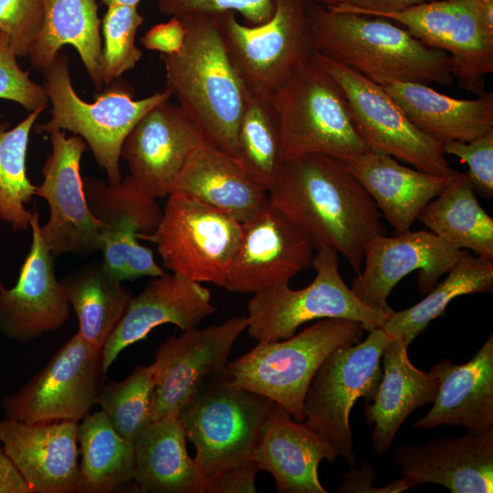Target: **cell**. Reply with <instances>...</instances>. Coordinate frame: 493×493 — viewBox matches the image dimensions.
Instances as JSON below:
<instances>
[{"label": "cell", "instance_id": "bcb514c9", "mask_svg": "<svg viewBox=\"0 0 493 493\" xmlns=\"http://www.w3.org/2000/svg\"><path fill=\"white\" fill-rule=\"evenodd\" d=\"M259 470L257 462L250 458L213 476L205 477L202 493H255V481Z\"/></svg>", "mask_w": 493, "mask_h": 493}, {"label": "cell", "instance_id": "2e32d148", "mask_svg": "<svg viewBox=\"0 0 493 493\" xmlns=\"http://www.w3.org/2000/svg\"><path fill=\"white\" fill-rule=\"evenodd\" d=\"M246 316L233 317L206 328L183 330L171 335L156 350L155 386L152 393V421L176 414L211 377L227 364L231 348L246 330Z\"/></svg>", "mask_w": 493, "mask_h": 493}, {"label": "cell", "instance_id": "8992f818", "mask_svg": "<svg viewBox=\"0 0 493 493\" xmlns=\"http://www.w3.org/2000/svg\"><path fill=\"white\" fill-rule=\"evenodd\" d=\"M44 89L51 103V118L35 127L36 133L68 131L79 136L91 151L95 161L107 175V182L121 181V148L137 121L155 105L173 96L167 89L135 100L131 90L121 84L111 85L93 102L83 100L73 88L68 58L58 53L43 70Z\"/></svg>", "mask_w": 493, "mask_h": 493}, {"label": "cell", "instance_id": "ee69618b", "mask_svg": "<svg viewBox=\"0 0 493 493\" xmlns=\"http://www.w3.org/2000/svg\"><path fill=\"white\" fill-rule=\"evenodd\" d=\"M161 14L181 17L190 14H239L246 25H259L274 12L273 0H158Z\"/></svg>", "mask_w": 493, "mask_h": 493}, {"label": "cell", "instance_id": "d590c367", "mask_svg": "<svg viewBox=\"0 0 493 493\" xmlns=\"http://www.w3.org/2000/svg\"><path fill=\"white\" fill-rule=\"evenodd\" d=\"M236 159L248 177L267 193L284 163L278 116L268 100L250 92L238 127Z\"/></svg>", "mask_w": 493, "mask_h": 493}, {"label": "cell", "instance_id": "f6af8a7d", "mask_svg": "<svg viewBox=\"0 0 493 493\" xmlns=\"http://www.w3.org/2000/svg\"><path fill=\"white\" fill-rule=\"evenodd\" d=\"M445 154L467 163V173L475 190L485 198L493 195V129L468 142L451 141L442 144Z\"/></svg>", "mask_w": 493, "mask_h": 493}, {"label": "cell", "instance_id": "ba28073f", "mask_svg": "<svg viewBox=\"0 0 493 493\" xmlns=\"http://www.w3.org/2000/svg\"><path fill=\"white\" fill-rule=\"evenodd\" d=\"M392 337L381 327L363 341L333 351L312 378L304 399L302 424L355 467L350 414L359 398L371 403L383 370L382 356Z\"/></svg>", "mask_w": 493, "mask_h": 493}, {"label": "cell", "instance_id": "603a6c76", "mask_svg": "<svg viewBox=\"0 0 493 493\" xmlns=\"http://www.w3.org/2000/svg\"><path fill=\"white\" fill-rule=\"evenodd\" d=\"M393 458L409 488L435 483L452 493L493 491V431L401 446Z\"/></svg>", "mask_w": 493, "mask_h": 493}, {"label": "cell", "instance_id": "ab89813d", "mask_svg": "<svg viewBox=\"0 0 493 493\" xmlns=\"http://www.w3.org/2000/svg\"><path fill=\"white\" fill-rule=\"evenodd\" d=\"M142 226L134 219H124L100 227V251L109 274L122 282L165 273L155 261L153 251L139 243Z\"/></svg>", "mask_w": 493, "mask_h": 493}, {"label": "cell", "instance_id": "ac0fdd59", "mask_svg": "<svg viewBox=\"0 0 493 493\" xmlns=\"http://www.w3.org/2000/svg\"><path fill=\"white\" fill-rule=\"evenodd\" d=\"M242 224V236L224 288L255 294L289 280L312 264L314 248L269 199Z\"/></svg>", "mask_w": 493, "mask_h": 493}, {"label": "cell", "instance_id": "f907efd6", "mask_svg": "<svg viewBox=\"0 0 493 493\" xmlns=\"http://www.w3.org/2000/svg\"><path fill=\"white\" fill-rule=\"evenodd\" d=\"M0 493H32L14 462L0 446Z\"/></svg>", "mask_w": 493, "mask_h": 493}, {"label": "cell", "instance_id": "db71d44e", "mask_svg": "<svg viewBox=\"0 0 493 493\" xmlns=\"http://www.w3.org/2000/svg\"><path fill=\"white\" fill-rule=\"evenodd\" d=\"M4 288L3 284L1 283L0 281V289H2Z\"/></svg>", "mask_w": 493, "mask_h": 493}, {"label": "cell", "instance_id": "8fae6325", "mask_svg": "<svg viewBox=\"0 0 493 493\" xmlns=\"http://www.w3.org/2000/svg\"><path fill=\"white\" fill-rule=\"evenodd\" d=\"M272 401L209 378L178 413L205 477L253 458Z\"/></svg>", "mask_w": 493, "mask_h": 493}, {"label": "cell", "instance_id": "8d00e7d4", "mask_svg": "<svg viewBox=\"0 0 493 493\" xmlns=\"http://www.w3.org/2000/svg\"><path fill=\"white\" fill-rule=\"evenodd\" d=\"M42 111H31L13 128L0 123V221L16 232L30 229L32 211L26 205L37 185L27 176L26 154L31 131Z\"/></svg>", "mask_w": 493, "mask_h": 493}, {"label": "cell", "instance_id": "7402d4cb", "mask_svg": "<svg viewBox=\"0 0 493 493\" xmlns=\"http://www.w3.org/2000/svg\"><path fill=\"white\" fill-rule=\"evenodd\" d=\"M216 308L202 283L174 273L153 278L142 292L131 299L118 325L102 350L105 373L128 346L145 339L156 327L171 323L182 330L198 327Z\"/></svg>", "mask_w": 493, "mask_h": 493}, {"label": "cell", "instance_id": "7dc6e473", "mask_svg": "<svg viewBox=\"0 0 493 493\" xmlns=\"http://www.w3.org/2000/svg\"><path fill=\"white\" fill-rule=\"evenodd\" d=\"M185 27L177 16L167 22L152 26L141 38V43L148 50L159 51L162 55H175L183 48Z\"/></svg>", "mask_w": 493, "mask_h": 493}, {"label": "cell", "instance_id": "484cf974", "mask_svg": "<svg viewBox=\"0 0 493 493\" xmlns=\"http://www.w3.org/2000/svg\"><path fill=\"white\" fill-rule=\"evenodd\" d=\"M398 235L409 231L424 207L452 179L402 165L394 157L370 150L343 161Z\"/></svg>", "mask_w": 493, "mask_h": 493}, {"label": "cell", "instance_id": "52a82bcc", "mask_svg": "<svg viewBox=\"0 0 493 493\" xmlns=\"http://www.w3.org/2000/svg\"><path fill=\"white\" fill-rule=\"evenodd\" d=\"M311 265L316 276L307 287L293 289L283 283L253 294L246 316L251 338L257 342L288 339L302 324L328 318L355 320L371 331L382 327L391 315L368 307L346 285L334 249H317Z\"/></svg>", "mask_w": 493, "mask_h": 493}, {"label": "cell", "instance_id": "3957f363", "mask_svg": "<svg viewBox=\"0 0 493 493\" xmlns=\"http://www.w3.org/2000/svg\"><path fill=\"white\" fill-rule=\"evenodd\" d=\"M185 39L175 55H161L166 89L201 130L205 141L236 158L248 90L226 49L218 15L179 17Z\"/></svg>", "mask_w": 493, "mask_h": 493}, {"label": "cell", "instance_id": "74e56055", "mask_svg": "<svg viewBox=\"0 0 493 493\" xmlns=\"http://www.w3.org/2000/svg\"><path fill=\"white\" fill-rule=\"evenodd\" d=\"M155 386V366L139 365L121 382L102 384L96 404L123 438L134 444L152 421V402Z\"/></svg>", "mask_w": 493, "mask_h": 493}, {"label": "cell", "instance_id": "7c38bea8", "mask_svg": "<svg viewBox=\"0 0 493 493\" xmlns=\"http://www.w3.org/2000/svg\"><path fill=\"white\" fill-rule=\"evenodd\" d=\"M314 61L341 87L354 124L371 150L389 154L414 168L454 179L442 144L419 130L399 104L379 84L321 54Z\"/></svg>", "mask_w": 493, "mask_h": 493}, {"label": "cell", "instance_id": "6da1fadb", "mask_svg": "<svg viewBox=\"0 0 493 493\" xmlns=\"http://www.w3.org/2000/svg\"><path fill=\"white\" fill-rule=\"evenodd\" d=\"M268 199L314 249H334L357 273L366 244L385 234L372 198L343 161L330 155L310 153L284 160Z\"/></svg>", "mask_w": 493, "mask_h": 493}, {"label": "cell", "instance_id": "c3c4849f", "mask_svg": "<svg viewBox=\"0 0 493 493\" xmlns=\"http://www.w3.org/2000/svg\"><path fill=\"white\" fill-rule=\"evenodd\" d=\"M351 467L348 472L342 474V481L338 488L340 492L396 493L409 489L402 478L380 488L372 487V484L376 482L377 476L373 467L366 461L362 462L360 468Z\"/></svg>", "mask_w": 493, "mask_h": 493}, {"label": "cell", "instance_id": "1f68e13d", "mask_svg": "<svg viewBox=\"0 0 493 493\" xmlns=\"http://www.w3.org/2000/svg\"><path fill=\"white\" fill-rule=\"evenodd\" d=\"M417 220L456 247L493 260V218L481 206L467 173L452 179Z\"/></svg>", "mask_w": 493, "mask_h": 493}, {"label": "cell", "instance_id": "f35d334b", "mask_svg": "<svg viewBox=\"0 0 493 493\" xmlns=\"http://www.w3.org/2000/svg\"><path fill=\"white\" fill-rule=\"evenodd\" d=\"M83 186L89 208L100 227L131 218L142 226V234H150L161 220L163 211L156 199L131 175L115 184L95 177H85Z\"/></svg>", "mask_w": 493, "mask_h": 493}, {"label": "cell", "instance_id": "f5cc1de1", "mask_svg": "<svg viewBox=\"0 0 493 493\" xmlns=\"http://www.w3.org/2000/svg\"><path fill=\"white\" fill-rule=\"evenodd\" d=\"M142 0H101V3L106 6L111 5H125L137 7Z\"/></svg>", "mask_w": 493, "mask_h": 493}, {"label": "cell", "instance_id": "5bb4252c", "mask_svg": "<svg viewBox=\"0 0 493 493\" xmlns=\"http://www.w3.org/2000/svg\"><path fill=\"white\" fill-rule=\"evenodd\" d=\"M372 16L394 21L425 45L446 52L459 87L485 91L493 72V33L484 26L474 0H435Z\"/></svg>", "mask_w": 493, "mask_h": 493}, {"label": "cell", "instance_id": "60d3db41", "mask_svg": "<svg viewBox=\"0 0 493 493\" xmlns=\"http://www.w3.org/2000/svg\"><path fill=\"white\" fill-rule=\"evenodd\" d=\"M143 16L134 6L111 5L102 17L101 78L110 85L132 69L142 53L135 45L138 28Z\"/></svg>", "mask_w": 493, "mask_h": 493}, {"label": "cell", "instance_id": "4316f807", "mask_svg": "<svg viewBox=\"0 0 493 493\" xmlns=\"http://www.w3.org/2000/svg\"><path fill=\"white\" fill-rule=\"evenodd\" d=\"M407 348L401 338L392 337L382 356L383 374L377 393L363 406L377 455L389 450L404 420L418 408L433 404L438 392V378L414 366Z\"/></svg>", "mask_w": 493, "mask_h": 493}, {"label": "cell", "instance_id": "d4e9b609", "mask_svg": "<svg viewBox=\"0 0 493 493\" xmlns=\"http://www.w3.org/2000/svg\"><path fill=\"white\" fill-rule=\"evenodd\" d=\"M430 372L439 388L430 411L413 424L427 430L456 425L473 432L493 431V336L466 363L446 358Z\"/></svg>", "mask_w": 493, "mask_h": 493}, {"label": "cell", "instance_id": "4fadbf2b", "mask_svg": "<svg viewBox=\"0 0 493 493\" xmlns=\"http://www.w3.org/2000/svg\"><path fill=\"white\" fill-rule=\"evenodd\" d=\"M102 353L78 332L16 393L2 400L6 418L26 423L77 421L96 404Z\"/></svg>", "mask_w": 493, "mask_h": 493}, {"label": "cell", "instance_id": "83f0119b", "mask_svg": "<svg viewBox=\"0 0 493 493\" xmlns=\"http://www.w3.org/2000/svg\"><path fill=\"white\" fill-rule=\"evenodd\" d=\"M173 192L228 214L240 223L265 205L268 193L252 181L237 160L205 141L189 156Z\"/></svg>", "mask_w": 493, "mask_h": 493}, {"label": "cell", "instance_id": "5b68a950", "mask_svg": "<svg viewBox=\"0 0 493 493\" xmlns=\"http://www.w3.org/2000/svg\"><path fill=\"white\" fill-rule=\"evenodd\" d=\"M267 100L278 119L284 160L320 153L346 161L371 150L341 87L313 58Z\"/></svg>", "mask_w": 493, "mask_h": 493}, {"label": "cell", "instance_id": "d6986e66", "mask_svg": "<svg viewBox=\"0 0 493 493\" xmlns=\"http://www.w3.org/2000/svg\"><path fill=\"white\" fill-rule=\"evenodd\" d=\"M205 141L201 130L180 105L163 101L133 126L121 148L131 176L152 197L173 193L191 153Z\"/></svg>", "mask_w": 493, "mask_h": 493}, {"label": "cell", "instance_id": "f546056e", "mask_svg": "<svg viewBox=\"0 0 493 493\" xmlns=\"http://www.w3.org/2000/svg\"><path fill=\"white\" fill-rule=\"evenodd\" d=\"M178 415L152 421L136 438L132 481L142 492L202 493L205 474L186 449Z\"/></svg>", "mask_w": 493, "mask_h": 493}, {"label": "cell", "instance_id": "7a4b0ae2", "mask_svg": "<svg viewBox=\"0 0 493 493\" xmlns=\"http://www.w3.org/2000/svg\"><path fill=\"white\" fill-rule=\"evenodd\" d=\"M309 35L316 53L381 86L395 81L450 86L449 55L430 47L390 20L337 11L311 0Z\"/></svg>", "mask_w": 493, "mask_h": 493}, {"label": "cell", "instance_id": "9a60e30c", "mask_svg": "<svg viewBox=\"0 0 493 493\" xmlns=\"http://www.w3.org/2000/svg\"><path fill=\"white\" fill-rule=\"evenodd\" d=\"M48 135L51 152L41 169L43 181L35 191L49 208L47 221L40 226L41 236L55 258L86 257L100 245V226L89 208L79 171L88 146L79 136L68 137L66 131Z\"/></svg>", "mask_w": 493, "mask_h": 493}, {"label": "cell", "instance_id": "44dd1931", "mask_svg": "<svg viewBox=\"0 0 493 493\" xmlns=\"http://www.w3.org/2000/svg\"><path fill=\"white\" fill-rule=\"evenodd\" d=\"M78 425L0 420V444L32 493L80 492Z\"/></svg>", "mask_w": 493, "mask_h": 493}, {"label": "cell", "instance_id": "836d02e7", "mask_svg": "<svg viewBox=\"0 0 493 493\" xmlns=\"http://www.w3.org/2000/svg\"><path fill=\"white\" fill-rule=\"evenodd\" d=\"M446 275L421 301L404 310H393L381 328L391 337L401 338L409 346L433 320L445 313L454 299L493 290L492 259L465 251Z\"/></svg>", "mask_w": 493, "mask_h": 493}, {"label": "cell", "instance_id": "cb8c5ba5", "mask_svg": "<svg viewBox=\"0 0 493 493\" xmlns=\"http://www.w3.org/2000/svg\"><path fill=\"white\" fill-rule=\"evenodd\" d=\"M260 470L274 478L279 493H327L318 467L323 459L335 462V450L318 435L295 421L272 402L253 452Z\"/></svg>", "mask_w": 493, "mask_h": 493}, {"label": "cell", "instance_id": "4dcf8cb0", "mask_svg": "<svg viewBox=\"0 0 493 493\" xmlns=\"http://www.w3.org/2000/svg\"><path fill=\"white\" fill-rule=\"evenodd\" d=\"M45 16L41 33L28 58L42 71L48 68L65 45L78 52L85 69L100 90L101 78L100 32L96 0H44Z\"/></svg>", "mask_w": 493, "mask_h": 493}, {"label": "cell", "instance_id": "277c9868", "mask_svg": "<svg viewBox=\"0 0 493 493\" xmlns=\"http://www.w3.org/2000/svg\"><path fill=\"white\" fill-rule=\"evenodd\" d=\"M364 330L355 320L321 319L288 339L258 342L227 362L220 377L231 387L267 398L302 422L306 393L321 363L336 349L359 342Z\"/></svg>", "mask_w": 493, "mask_h": 493}, {"label": "cell", "instance_id": "d6a6232c", "mask_svg": "<svg viewBox=\"0 0 493 493\" xmlns=\"http://www.w3.org/2000/svg\"><path fill=\"white\" fill-rule=\"evenodd\" d=\"M60 283L78 318V333L92 347L102 350L123 316L131 293L98 260L77 267Z\"/></svg>", "mask_w": 493, "mask_h": 493}, {"label": "cell", "instance_id": "30bf717a", "mask_svg": "<svg viewBox=\"0 0 493 493\" xmlns=\"http://www.w3.org/2000/svg\"><path fill=\"white\" fill-rule=\"evenodd\" d=\"M309 1L273 0L271 17L259 25L242 24L234 12L218 15L229 57L251 94L267 100L313 58Z\"/></svg>", "mask_w": 493, "mask_h": 493}, {"label": "cell", "instance_id": "681fc988", "mask_svg": "<svg viewBox=\"0 0 493 493\" xmlns=\"http://www.w3.org/2000/svg\"><path fill=\"white\" fill-rule=\"evenodd\" d=\"M337 11L351 12L365 16L394 12L422 4L427 0H313Z\"/></svg>", "mask_w": 493, "mask_h": 493}, {"label": "cell", "instance_id": "7bdbcfd3", "mask_svg": "<svg viewBox=\"0 0 493 493\" xmlns=\"http://www.w3.org/2000/svg\"><path fill=\"white\" fill-rule=\"evenodd\" d=\"M0 99L14 101L31 111L45 110L49 102L43 85L24 70L8 37L0 32Z\"/></svg>", "mask_w": 493, "mask_h": 493}, {"label": "cell", "instance_id": "ffe728a7", "mask_svg": "<svg viewBox=\"0 0 493 493\" xmlns=\"http://www.w3.org/2000/svg\"><path fill=\"white\" fill-rule=\"evenodd\" d=\"M35 207L30 219L32 240L14 287L0 289V331L22 343L31 342L61 328L69 317V304L55 268V257L40 232Z\"/></svg>", "mask_w": 493, "mask_h": 493}, {"label": "cell", "instance_id": "9c48e42d", "mask_svg": "<svg viewBox=\"0 0 493 493\" xmlns=\"http://www.w3.org/2000/svg\"><path fill=\"white\" fill-rule=\"evenodd\" d=\"M167 198L156 228L137 237L156 245L163 268L224 288L240 244L242 224L184 194L173 192Z\"/></svg>", "mask_w": 493, "mask_h": 493}, {"label": "cell", "instance_id": "e0dca14e", "mask_svg": "<svg viewBox=\"0 0 493 493\" xmlns=\"http://www.w3.org/2000/svg\"><path fill=\"white\" fill-rule=\"evenodd\" d=\"M464 253L427 230H409L393 236L379 235L366 244L363 267L351 288L368 307L392 314L393 309L387 300L402 278L418 270L417 288L425 294Z\"/></svg>", "mask_w": 493, "mask_h": 493}, {"label": "cell", "instance_id": "e575fe53", "mask_svg": "<svg viewBox=\"0 0 493 493\" xmlns=\"http://www.w3.org/2000/svg\"><path fill=\"white\" fill-rule=\"evenodd\" d=\"M80 492L108 493L132 481L134 446L119 435L100 410L78 425Z\"/></svg>", "mask_w": 493, "mask_h": 493}, {"label": "cell", "instance_id": "b9f144b4", "mask_svg": "<svg viewBox=\"0 0 493 493\" xmlns=\"http://www.w3.org/2000/svg\"><path fill=\"white\" fill-rule=\"evenodd\" d=\"M44 0H0V32L17 58L28 57L44 23Z\"/></svg>", "mask_w": 493, "mask_h": 493}, {"label": "cell", "instance_id": "f1b7e54d", "mask_svg": "<svg viewBox=\"0 0 493 493\" xmlns=\"http://www.w3.org/2000/svg\"><path fill=\"white\" fill-rule=\"evenodd\" d=\"M382 87L419 130L441 144L472 141L493 129L492 92L461 100L417 82L395 81Z\"/></svg>", "mask_w": 493, "mask_h": 493}, {"label": "cell", "instance_id": "816d5d0a", "mask_svg": "<svg viewBox=\"0 0 493 493\" xmlns=\"http://www.w3.org/2000/svg\"><path fill=\"white\" fill-rule=\"evenodd\" d=\"M474 1L484 26L493 33V0Z\"/></svg>", "mask_w": 493, "mask_h": 493}]
</instances>
